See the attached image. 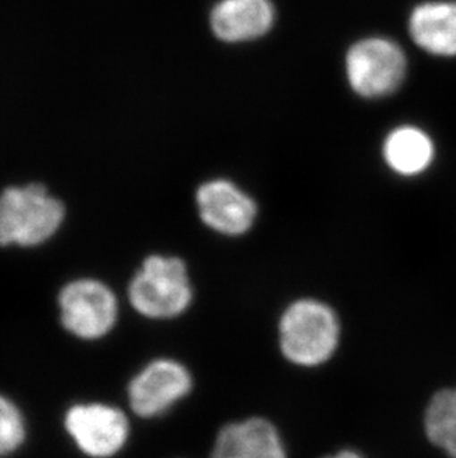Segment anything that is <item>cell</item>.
<instances>
[{
    "mask_svg": "<svg viewBox=\"0 0 456 458\" xmlns=\"http://www.w3.org/2000/svg\"><path fill=\"white\" fill-rule=\"evenodd\" d=\"M64 218V204L42 184L9 187L0 195V247H40L58 233Z\"/></svg>",
    "mask_w": 456,
    "mask_h": 458,
    "instance_id": "1",
    "label": "cell"
},
{
    "mask_svg": "<svg viewBox=\"0 0 456 458\" xmlns=\"http://www.w3.org/2000/svg\"><path fill=\"white\" fill-rule=\"evenodd\" d=\"M340 333V320L331 307L319 300H298L280 318V351L295 365L319 367L335 353Z\"/></svg>",
    "mask_w": 456,
    "mask_h": 458,
    "instance_id": "2",
    "label": "cell"
},
{
    "mask_svg": "<svg viewBox=\"0 0 456 458\" xmlns=\"http://www.w3.org/2000/svg\"><path fill=\"white\" fill-rule=\"evenodd\" d=\"M128 300L148 319L182 316L193 301V286L184 261L171 255H150L142 261L128 286Z\"/></svg>",
    "mask_w": 456,
    "mask_h": 458,
    "instance_id": "3",
    "label": "cell"
},
{
    "mask_svg": "<svg viewBox=\"0 0 456 458\" xmlns=\"http://www.w3.org/2000/svg\"><path fill=\"white\" fill-rule=\"evenodd\" d=\"M63 328L83 342L107 337L119 319V300L114 291L95 277H78L58 293Z\"/></svg>",
    "mask_w": 456,
    "mask_h": 458,
    "instance_id": "4",
    "label": "cell"
},
{
    "mask_svg": "<svg viewBox=\"0 0 456 458\" xmlns=\"http://www.w3.org/2000/svg\"><path fill=\"white\" fill-rule=\"evenodd\" d=\"M64 428L78 450L89 458L114 457L131 435L125 412L106 403H74L65 412Z\"/></svg>",
    "mask_w": 456,
    "mask_h": 458,
    "instance_id": "5",
    "label": "cell"
},
{
    "mask_svg": "<svg viewBox=\"0 0 456 458\" xmlns=\"http://www.w3.org/2000/svg\"><path fill=\"white\" fill-rule=\"evenodd\" d=\"M406 67L405 52L383 38L360 40L347 54L350 85L366 98H378L396 91L405 79Z\"/></svg>",
    "mask_w": 456,
    "mask_h": 458,
    "instance_id": "6",
    "label": "cell"
},
{
    "mask_svg": "<svg viewBox=\"0 0 456 458\" xmlns=\"http://www.w3.org/2000/svg\"><path fill=\"white\" fill-rule=\"evenodd\" d=\"M193 389V378L185 365L169 358L147 363L128 385L131 410L141 419L166 414Z\"/></svg>",
    "mask_w": 456,
    "mask_h": 458,
    "instance_id": "7",
    "label": "cell"
},
{
    "mask_svg": "<svg viewBox=\"0 0 456 458\" xmlns=\"http://www.w3.org/2000/svg\"><path fill=\"white\" fill-rule=\"evenodd\" d=\"M198 216L216 233L241 236L254 225L257 205L250 196L227 180H212L198 187Z\"/></svg>",
    "mask_w": 456,
    "mask_h": 458,
    "instance_id": "8",
    "label": "cell"
},
{
    "mask_svg": "<svg viewBox=\"0 0 456 458\" xmlns=\"http://www.w3.org/2000/svg\"><path fill=\"white\" fill-rule=\"evenodd\" d=\"M211 458H288V454L273 423L252 417L221 428Z\"/></svg>",
    "mask_w": 456,
    "mask_h": 458,
    "instance_id": "9",
    "label": "cell"
},
{
    "mask_svg": "<svg viewBox=\"0 0 456 458\" xmlns=\"http://www.w3.org/2000/svg\"><path fill=\"white\" fill-rule=\"evenodd\" d=\"M273 22L270 0H221L211 13L214 35L230 44L257 39L272 29Z\"/></svg>",
    "mask_w": 456,
    "mask_h": 458,
    "instance_id": "10",
    "label": "cell"
},
{
    "mask_svg": "<svg viewBox=\"0 0 456 458\" xmlns=\"http://www.w3.org/2000/svg\"><path fill=\"white\" fill-rule=\"evenodd\" d=\"M410 30L419 48L435 55H456V2L419 4L410 15Z\"/></svg>",
    "mask_w": 456,
    "mask_h": 458,
    "instance_id": "11",
    "label": "cell"
},
{
    "mask_svg": "<svg viewBox=\"0 0 456 458\" xmlns=\"http://www.w3.org/2000/svg\"><path fill=\"white\" fill-rule=\"evenodd\" d=\"M435 156L430 137L413 126H401L388 135L384 144V157L388 166L401 175L424 173Z\"/></svg>",
    "mask_w": 456,
    "mask_h": 458,
    "instance_id": "12",
    "label": "cell"
},
{
    "mask_svg": "<svg viewBox=\"0 0 456 458\" xmlns=\"http://www.w3.org/2000/svg\"><path fill=\"white\" fill-rule=\"evenodd\" d=\"M424 432L428 441L456 458V398L453 387L440 389L431 396L424 414Z\"/></svg>",
    "mask_w": 456,
    "mask_h": 458,
    "instance_id": "13",
    "label": "cell"
},
{
    "mask_svg": "<svg viewBox=\"0 0 456 458\" xmlns=\"http://www.w3.org/2000/svg\"><path fill=\"white\" fill-rule=\"evenodd\" d=\"M26 439V417L13 399L0 394V458L15 454Z\"/></svg>",
    "mask_w": 456,
    "mask_h": 458,
    "instance_id": "14",
    "label": "cell"
},
{
    "mask_svg": "<svg viewBox=\"0 0 456 458\" xmlns=\"http://www.w3.org/2000/svg\"><path fill=\"white\" fill-rule=\"evenodd\" d=\"M325 458H363L362 455L356 453V451L351 450H342L340 453H336V454L327 455Z\"/></svg>",
    "mask_w": 456,
    "mask_h": 458,
    "instance_id": "15",
    "label": "cell"
},
{
    "mask_svg": "<svg viewBox=\"0 0 456 458\" xmlns=\"http://www.w3.org/2000/svg\"><path fill=\"white\" fill-rule=\"evenodd\" d=\"M453 394H455V398H456V387H453Z\"/></svg>",
    "mask_w": 456,
    "mask_h": 458,
    "instance_id": "16",
    "label": "cell"
}]
</instances>
